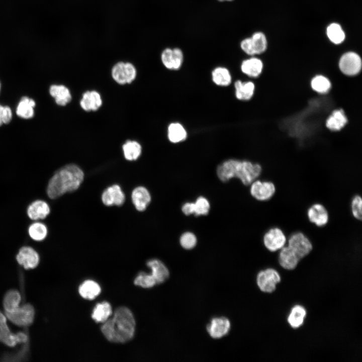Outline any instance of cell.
I'll return each instance as SVG.
<instances>
[{
	"instance_id": "cell-1",
	"label": "cell",
	"mask_w": 362,
	"mask_h": 362,
	"mask_svg": "<svg viewBox=\"0 0 362 362\" xmlns=\"http://www.w3.org/2000/svg\"><path fill=\"white\" fill-rule=\"evenodd\" d=\"M135 325L131 310L127 307H121L115 310L111 318L104 322L101 331L109 341L125 343L133 337Z\"/></svg>"
},
{
	"instance_id": "cell-2",
	"label": "cell",
	"mask_w": 362,
	"mask_h": 362,
	"mask_svg": "<svg viewBox=\"0 0 362 362\" xmlns=\"http://www.w3.org/2000/svg\"><path fill=\"white\" fill-rule=\"evenodd\" d=\"M82 170L74 164H67L56 171L50 179L46 189L49 198L57 199L67 192L76 190L82 182Z\"/></svg>"
},
{
	"instance_id": "cell-3",
	"label": "cell",
	"mask_w": 362,
	"mask_h": 362,
	"mask_svg": "<svg viewBox=\"0 0 362 362\" xmlns=\"http://www.w3.org/2000/svg\"><path fill=\"white\" fill-rule=\"evenodd\" d=\"M261 166L249 160L229 159L218 165L217 174L224 182L233 177L238 178L246 186L250 185L260 175Z\"/></svg>"
},
{
	"instance_id": "cell-4",
	"label": "cell",
	"mask_w": 362,
	"mask_h": 362,
	"mask_svg": "<svg viewBox=\"0 0 362 362\" xmlns=\"http://www.w3.org/2000/svg\"><path fill=\"white\" fill-rule=\"evenodd\" d=\"M338 67L341 73L346 76H356L362 70V59L354 52L344 53L339 58Z\"/></svg>"
},
{
	"instance_id": "cell-5",
	"label": "cell",
	"mask_w": 362,
	"mask_h": 362,
	"mask_svg": "<svg viewBox=\"0 0 362 362\" xmlns=\"http://www.w3.org/2000/svg\"><path fill=\"white\" fill-rule=\"evenodd\" d=\"M7 318L14 324L25 327L30 325L33 322L35 310L32 305L26 303L9 311H5Z\"/></svg>"
},
{
	"instance_id": "cell-6",
	"label": "cell",
	"mask_w": 362,
	"mask_h": 362,
	"mask_svg": "<svg viewBox=\"0 0 362 362\" xmlns=\"http://www.w3.org/2000/svg\"><path fill=\"white\" fill-rule=\"evenodd\" d=\"M7 320L5 314L0 311V342L10 347L26 342L28 339L27 335L22 332L12 333L7 325Z\"/></svg>"
},
{
	"instance_id": "cell-7",
	"label": "cell",
	"mask_w": 362,
	"mask_h": 362,
	"mask_svg": "<svg viewBox=\"0 0 362 362\" xmlns=\"http://www.w3.org/2000/svg\"><path fill=\"white\" fill-rule=\"evenodd\" d=\"M287 242V245L300 259L308 255L313 249L311 241L301 232H296L291 234Z\"/></svg>"
},
{
	"instance_id": "cell-8",
	"label": "cell",
	"mask_w": 362,
	"mask_h": 362,
	"mask_svg": "<svg viewBox=\"0 0 362 362\" xmlns=\"http://www.w3.org/2000/svg\"><path fill=\"white\" fill-rule=\"evenodd\" d=\"M112 76L114 80L120 84L130 83L136 76V70L131 63L119 62L113 67Z\"/></svg>"
},
{
	"instance_id": "cell-9",
	"label": "cell",
	"mask_w": 362,
	"mask_h": 362,
	"mask_svg": "<svg viewBox=\"0 0 362 362\" xmlns=\"http://www.w3.org/2000/svg\"><path fill=\"white\" fill-rule=\"evenodd\" d=\"M280 281L281 277L278 272L270 268L259 272L256 278L257 285L260 290L267 293L274 292Z\"/></svg>"
},
{
	"instance_id": "cell-10",
	"label": "cell",
	"mask_w": 362,
	"mask_h": 362,
	"mask_svg": "<svg viewBox=\"0 0 362 362\" xmlns=\"http://www.w3.org/2000/svg\"><path fill=\"white\" fill-rule=\"evenodd\" d=\"M287 237L283 231L279 227H273L264 234L263 243L265 248L271 252L280 250L285 246Z\"/></svg>"
},
{
	"instance_id": "cell-11",
	"label": "cell",
	"mask_w": 362,
	"mask_h": 362,
	"mask_svg": "<svg viewBox=\"0 0 362 362\" xmlns=\"http://www.w3.org/2000/svg\"><path fill=\"white\" fill-rule=\"evenodd\" d=\"M250 185V194L258 201H268L275 194L276 187L272 182L255 180Z\"/></svg>"
},
{
	"instance_id": "cell-12",
	"label": "cell",
	"mask_w": 362,
	"mask_h": 362,
	"mask_svg": "<svg viewBox=\"0 0 362 362\" xmlns=\"http://www.w3.org/2000/svg\"><path fill=\"white\" fill-rule=\"evenodd\" d=\"M184 57L183 52L179 48H166L161 53V60L167 69L177 70L183 65Z\"/></svg>"
},
{
	"instance_id": "cell-13",
	"label": "cell",
	"mask_w": 362,
	"mask_h": 362,
	"mask_svg": "<svg viewBox=\"0 0 362 362\" xmlns=\"http://www.w3.org/2000/svg\"><path fill=\"white\" fill-rule=\"evenodd\" d=\"M16 259L18 263L25 269L35 268L40 261L38 253L33 248L30 246L21 247L17 255Z\"/></svg>"
},
{
	"instance_id": "cell-14",
	"label": "cell",
	"mask_w": 362,
	"mask_h": 362,
	"mask_svg": "<svg viewBox=\"0 0 362 362\" xmlns=\"http://www.w3.org/2000/svg\"><path fill=\"white\" fill-rule=\"evenodd\" d=\"M264 67L263 61L254 56L243 60L240 64L241 72L247 77L255 79L262 72Z\"/></svg>"
},
{
	"instance_id": "cell-15",
	"label": "cell",
	"mask_w": 362,
	"mask_h": 362,
	"mask_svg": "<svg viewBox=\"0 0 362 362\" xmlns=\"http://www.w3.org/2000/svg\"><path fill=\"white\" fill-rule=\"evenodd\" d=\"M230 322L228 318L216 317L212 319L207 325V331L211 337L218 339L226 335L230 330Z\"/></svg>"
},
{
	"instance_id": "cell-16",
	"label": "cell",
	"mask_w": 362,
	"mask_h": 362,
	"mask_svg": "<svg viewBox=\"0 0 362 362\" xmlns=\"http://www.w3.org/2000/svg\"><path fill=\"white\" fill-rule=\"evenodd\" d=\"M307 215L309 220L316 226L321 227L325 226L329 221L328 212L322 204L315 203L307 210Z\"/></svg>"
},
{
	"instance_id": "cell-17",
	"label": "cell",
	"mask_w": 362,
	"mask_h": 362,
	"mask_svg": "<svg viewBox=\"0 0 362 362\" xmlns=\"http://www.w3.org/2000/svg\"><path fill=\"white\" fill-rule=\"evenodd\" d=\"M348 118L341 108L333 110L325 120L326 127L331 131L338 132L342 130L347 124Z\"/></svg>"
},
{
	"instance_id": "cell-18",
	"label": "cell",
	"mask_w": 362,
	"mask_h": 362,
	"mask_svg": "<svg viewBox=\"0 0 362 362\" xmlns=\"http://www.w3.org/2000/svg\"><path fill=\"white\" fill-rule=\"evenodd\" d=\"M125 200V195L118 185H114L108 187L104 191L102 195V202L107 206H121L124 204Z\"/></svg>"
},
{
	"instance_id": "cell-19",
	"label": "cell",
	"mask_w": 362,
	"mask_h": 362,
	"mask_svg": "<svg viewBox=\"0 0 362 362\" xmlns=\"http://www.w3.org/2000/svg\"><path fill=\"white\" fill-rule=\"evenodd\" d=\"M235 95L239 101H249L254 96L255 84L253 81H243L237 80L234 82Z\"/></svg>"
},
{
	"instance_id": "cell-20",
	"label": "cell",
	"mask_w": 362,
	"mask_h": 362,
	"mask_svg": "<svg viewBox=\"0 0 362 362\" xmlns=\"http://www.w3.org/2000/svg\"><path fill=\"white\" fill-rule=\"evenodd\" d=\"M279 254V262L280 265L285 269H294L300 259L296 253L288 245L281 249Z\"/></svg>"
},
{
	"instance_id": "cell-21",
	"label": "cell",
	"mask_w": 362,
	"mask_h": 362,
	"mask_svg": "<svg viewBox=\"0 0 362 362\" xmlns=\"http://www.w3.org/2000/svg\"><path fill=\"white\" fill-rule=\"evenodd\" d=\"M102 104L100 94L95 90L84 92L80 101L81 108L85 111H95L99 109Z\"/></svg>"
},
{
	"instance_id": "cell-22",
	"label": "cell",
	"mask_w": 362,
	"mask_h": 362,
	"mask_svg": "<svg viewBox=\"0 0 362 362\" xmlns=\"http://www.w3.org/2000/svg\"><path fill=\"white\" fill-rule=\"evenodd\" d=\"M132 202L139 211H144L151 201V196L148 190L143 187L134 189L131 195Z\"/></svg>"
},
{
	"instance_id": "cell-23",
	"label": "cell",
	"mask_w": 362,
	"mask_h": 362,
	"mask_svg": "<svg viewBox=\"0 0 362 362\" xmlns=\"http://www.w3.org/2000/svg\"><path fill=\"white\" fill-rule=\"evenodd\" d=\"M27 213L31 220H37L45 219L50 213L48 204L42 200H36L29 205Z\"/></svg>"
},
{
	"instance_id": "cell-24",
	"label": "cell",
	"mask_w": 362,
	"mask_h": 362,
	"mask_svg": "<svg viewBox=\"0 0 362 362\" xmlns=\"http://www.w3.org/2000/svg\"><path fill=\"white\" fill-rule=\"evenodd\" d=\"M147 265L151 269V274L154 278L156 284L162 283L169 277V272L165 264L157 259L149 260Z\"/></svg>"
},
{
	"instance_id": "cell-25",
	"label": "cell",
	"mask_w": 362,
	"mask_h": 362,
	"mask_svg": "<svg viewBox=\"0 0 362 362\" xmlns=\"http://www.w3.org/2000/svg\"><path fill=\"white\" fill-rule=\"evenodd\" d=\"M49 94L54 99L55 103L61 106L67 105L72 99L69 89L62 84L51 85L49 87Z\"/></svg>"
},
{
	"instance_id": "cell-26",
	"label": "cell",
	"mask_w": 362,
	"mask_h": 362,
	"mask_svg": "<svg viewBox=\"0 0 362 362\" xmlns=\"http://www.w3.org/2000/svg\"><path fill=\"white\" fill-rule=\"evenodd\" d=\"M35 106L36 103L33 99L28 97H23L17 106L16 114L22 119H31L34 117Z\"/></svg>"
},
{
	"instance_id": "cell-27",
	"label": "cell",
	"mask_w": 362,
	"mask_h": 362,
	"mask_svg": "<svg viewBox=\"0 0 362 362\" xmlns=\"http://www.w3.org/2000/svg\"><path fill=\"white\" fill-rule=\"evenodd\" d=\"M310 87L316 93L324 95L329 93L332 86L330 79L323 74H317L310 80Z\"/></svg>"
},
{
	"instance_id": "cell-28",
	"label": "cell",
	"mask_w": 362,
	"mask_h": 362,
	"mask_svg": "<svg viewBox=\"0 0 362 362\" xmlns=\"http://www.w3.org/2000/svg\"><path fill=\"white\" fill-rule=\"evenodd\" d=\"M213 82L220 86H227L232 82V76L229 69L225 67H215L211 72Z\"/></svg>"
},
{
	"instance_id": "cell-29",
	"label": "cell",
	"mask_w": 362,
	"mask_h": 362,
	"mask_svg": "<svg viewBox=\"0 0 362 362\" xmlns=\"http://www.w3.org/2000/svg\"><path fill=\"white\" fill-rule=\"evenodd\" d=\"M100 285L93 280H86L79 286L78 292L80 295L87 300H93L101 293Z\"/></svg>"
},
{
	"instance_id": "cell-30",
	"label": "cell",
	"mask_w": 362,
	"mask_h": 362,
	"mask_svg": "<svg viewBox=\"0 0 362 362\" xmlns=\"http://www.w3.org/2000/svg\"><path fill=\"white\" fill-rule=\"evenodd\" d=\"M167 137L171 143H179L186 139L187 132L181 124L171 123L167 128Z\"/></svg>"
},
{
	"instance_id": "cell-31",
	"label": "cell",
	"mask_w": 362,
	"mask_h": 362,
	"mask_svg": "<svg viewBox=\"0 0 362 362\" xmlns=\"http://www.w3.org/2000/svg\"><path fill=\"white\" fill-rule=\"evenodd\" d=\"M112 314V308L107 302L97 304L92 314V318L97 322H104Z\"/></svg>"
},
{
	"instance_id": "cell-32",
	"label": "cell",
	"mask_w": 362,
	"mask_h": 362,
	"mask_svg": "<svg viewBox=\"0 0 362 362\" xmlns=\"http://www.w3.org/2000/svg\"><path fill=\"white\" fill-rule=\"evenodd\" d=\"M306 316L305 309L300 305H296L292 309L287 321L291 327L298 328L303 324Z\"/></svg>"
},
{
	"instance_id": "cell-33",
	"label": "cell",
	"mask_w": 362,
	"mask_h": 362,
	"mask_svg": "<svg viewBox=\"0 0 362 362\" xmlns=\"http://www.w3.org/2000/svg\"><path fill=\"white\" fill-rule=\"evenodd\" d=\"M122 148L124 157L128 160H135L141 154V146L136 141L128 140Z\"/></svg>"
},
{
	"instance_id": "cell-34",
	"label": "cell",
	"mask_w": 362,
	"mask_h": 362,
	"mask_svg": "<svg viewBox=\"0 0 362 362\" xmlns=\"http://www.w3.org/2000/svg\"><path fill=\"white\" fill-rule=\"evenodd\" d=\"M21 296L20 293L16 290H10L5 294L3 306L5 311H9L18 308L20 305Z\"/></svg>"
},
{
	"instance_id": "cell-35",
	"label": "cell",
	"mask_w": 362,
	"mask_h": 362,
	"mask_svg": "<svg viewBox=\"0 0 362 362\" xmlns=\"http://www.w3.org/2000/svg\"><path fill=\"white\" fill-rule=\"evenodd\" d=\"M254 55L264 53L267 49V40L265 36L260 32L254 33L250 37Z\"/></svg>"
},
{
	"instance_id": "cell-36",
	"label": "cell",
	"mask_w": 362,
	"mask_h": 362,
	"mask_svg": "<svg viewBox=\"0 0 362 362\" xmlns=\"http://www.w3.org/2000/svg\"><path fill=\"white\" fill-rule=\"evenodd\" d=\"M327 35L329 40L333 43H341L345 39V33L341 27L337 23H332L327 28Z\"/></svg>"
},
{
	"instance_id": "cell-37",
	"label": "cell",
	"mask_w": 362,
	"mask_h": 362,
	"mask_svg": "<svg viewBox=\"0 0 362 362\" xmlns=\"http://www.w3.org/2000/svg\"><path fill=\"white\" fill-rule=\"evenodd\" d=\"M30 237L35 241L44 240L47 234L46 226L41 222H35L32 224L28 228Z\"/></svg>"
},
{
	"instance_id": "cell-38",
	"label": "cell",
	"mask_w": 362,
	"mask_h": 362,
	"mask_svg": "<svg viewBox=\"0 0 362 362\" xmlns=\"http://www.w3.org/2000/svg\"><path fill=\"white\" fill-rule=\"evenodd\" d=\"M134 284L144 288H150L156 284L151 274L140 273L134 280Z\"/></svg>"
},
{
	"instance_id": "cell-39",
	"label": "cell",
	"mask_w": 362,
	"mask_h": 362,
	"mask_svg": "<svg viewBox=\"0 0 362 362\" xmlns=\"http://www.w3.org/2000/svg\"><path fill=\"white\" fill-rule=\"evenodd\" d=\"M210 203L205 197H198L194 203V214L196 216L207 215L210 210Z\"/></svg>"
},
{
	"instance_id": "cell-40",
	"label": "cell",
	"mask_w": 362,
	"mask_h": 362,
	"mask_svg": "<svg viewBox=\"0 0 362 362\" xmlns=\"http://www.w3.org/2000/svg\"><path fill=\"white\" fill-rule=\"evenodd\" d=\"M197 240L195 235L190 232L184 233L180 236L179 242L184 249H193L197 244Z\"/></svg>"
},
{
	"instance_id": "cell-41",
	"label": "cell",
	"mask_w": 362,
	"mask_h": 362,
	"mask_svg": "<svg viewBox=\"0 0 362 362\" xmlns=\"http://www.w3.org/2000/svg\"><path fill=\"white\" fill-rule=\"evenodd\" d=\"M351 210L353 216L357 220L362 218V199L360 196L353 197L351 202Z\"/></svg>"
},
{
	"instance_id": "cell-42",
	"label": "cell",
	"mask_w": 362,
	"mask_h": 362,
	"mask_svg": "<svg viewBox=\"0 0 362 362\" xmlns=\"http://www.w3.org/2000/svg\"><path fill=\"white\" fill-rule=\"evenodd\" d=\"M240 47L242 51L247 55L250 56H255L250 37H247L242 39L240 43Z\"/></svg>"
},
{
	"instance_id": "cell-43",
	"label": "cell",
	"mask_w": 362,
	"mask_h": 362,
	"mask_svg": "<svg viewBox=\"0 0 362 362\" xmlns=\"http://www.w3.org/2000/svg\"><path fill=\"white\" fill-rule=\"evenodd\" d=\"M13 113L10 107L7 106H4L3 111V123L9 124L12 120Z\"/></svg>"
},
{
	"instance_id": "cell-44",
	"label": "cell",
	"mask_w": 362,
	"mask_h": 362,
	"mask_svg": "<svg viewBox=\"0 0 362 362\" xmlns=\"http://www.w3.org/2000/svg\"><path fill=\"white\" fill-rule=\"evenodd\" d=\"M182 212L186 215H190L194 213V203L187 202L182 207Z\"/></svg>"
},
{
	"instance_id": "cell-45",
	"label": "cell",
	"mask_w": 362,
	"mask_h": 362,
	"mask_svg": "<svg viewBox=\"0 0 362 362\" xmlns=\"http://www.w3.org/2000/svg\"><path fill=\"white\" fill-rule=\"evenodd\" d=\"M3 111L4 106L0 104V126H1L3 123Z\"/></svg>"
},
{
	"instance_id": "cell-46",
	"label": "cell",
	"mask_w": 362,
	"mask_h": 362,
	"mask_svg": "<svg viewBox=\"0 0 362 362\" xmlns=\"http://www.w3.org/2000/svg\"><path fill=\"white\" fill-rule=\"evenodd\" d=\"M217 1H218L219 2H231L234 0H217Z\"/></svg>"
},
{
	"instance_id": "cell-47",
	"label": "cell",
	"mask_w": 362,
	"mask_h": 362,
	"mask_svg": "<svg viewBox=\"0 0 362 362\" xmlns=\"http://www.w3.org/2000/svg\"><path fill=\"white\" fill-rule=\"evenodd\" d=\"M1 82H0V92H1Z\"/></svg>"
}]
</instances>
